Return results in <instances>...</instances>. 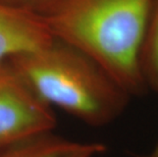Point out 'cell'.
<instances>
[{"label":"cell","mask_w":158,"mask_h":157,"mask_svg":"<svg viewBox=\"0 0 158 157\" xmlns=\"http://www.w3.org/2000/svg\"><path fill=\"white\" fill-rule=\"evenodd\" d=\"M154 0H57L42 15L53 38L94 58L131 96L148 91L140 65Z\"/></svg>","instance_id":"cell-1"},{"label":"cell","mask_w":158,"mask_h":157,"mask_svg":"<svg viewBox=\"0 0 158 157\" xmlns=\"http://www.w3.org/2000/svg\"><path fill=\"white\" fill-rule=\"evenodd\" d=\"M6 62L47 105L91 126L118 118L132 97L86 52L53 37Z\"/></svg>","instance_id":"cell-2"},{"label":"cell","mask_w":158,"mask_h":157,"mask_svg":"<svg viewBox=\"0 0 158 157\" xmlns=\"http://www.w3.org/2000/svg\"><path fill=\"white\" fill-rule=\"evenodd\" d=\"M56 126L52 107L7 62L0 63V149L54 132Z\"/></svg>","instance_id":"cell-3"},{"label":"cell","mask_w":158,"mask_h":157,"mask_svg":"<svg viewBox=\"0 0 158 157\" xmlns=\"http://www.w3.org/2000/svg\"><path fill=\"white\" fill-rule=\"evenodd\" d=\"M52 39L44 18L30 9L0 1V63Z\"/></svg>","instance_id":"cell-4"},{"label":"cell","mask_w":158,"mask_h":157,"mask_svg":"<svg viewBox=\"0 0 158 157\" xmlns=\"http://www.w3.org/2000/svg\"><path fill=\"white\" fill-rule=\"evenodd\" d=\"M75 144L51 132L0 149V157H58Z\"/></svg>","instance_id":"cell-5"},{"label":"cell","mask_w":158,"mask_h":157,"mask_svg":"<svg viewBox=\"0 0 158 157\" xmlns=\"http://www.w3.org/2000/svg\"><path fill=\"white\" fill-rule=\"evenodd\" d=\"M140 65L147 90L158 92V0H154L141 50Z\"/></svg>","instance_id":"cell-6"},{"label":"cell","mask_w":158,"mask_h":157,"mask_svg":"<svg viewBox=\"0 0 158 157\" xmlns=\"http://www.w3.org/2000/svg\"><path fill=\"white\" fill-rule=\"evenodd\" d=\"M107 147L102 143L76 142L72 148L62 153L58 157H96L106 151Z\"/></svg>","instance_id":"cell-7"},{"label":"cell","mask_w":158,"mask_h":157,"mask_svg":"<svg viewBox=\"0 0 158 157\" xmlns=\"http://www.w3.org/2000/svg\"><path fill=\"white\" fill-rule=\"evenodd\" d=\"M2 1L21 6V7L30 9L41 15H44L52 8L57 0H2Z\"/></svg>","instance_id":"cell-8"},{"label":"cell","mask_w":158,"mask_h":157,"mask_svg":"<svg viewBox=\"0 0 158 157\" xmlns=\"http://www.w3.org/2000/svg\"><path fill=\"white\" fill-rule=\"evenodd\" d=\"M143 157H158V144L156 145L155 148L149 153V154L146 156H143Z\"/></svg>","instance_id":"cell-9"},{"label":"cell","mask_w":158,"mask_h":157,"mask_svg":"<svg viewBox=\"0 0 158 157\" xmlns=\"http://www.w3.org/2000/svg\"><path fill=\"white\" fill-rule=\"evenodd\" d=\"M0 1H2V0H0Z\"/></svg>","instance_id":"cell-10"}]
</instances>
